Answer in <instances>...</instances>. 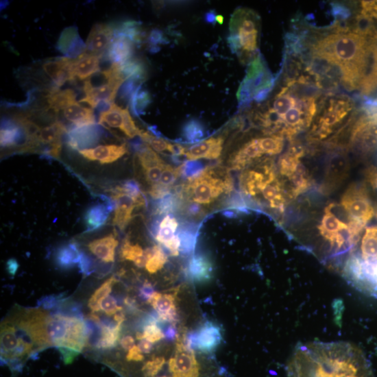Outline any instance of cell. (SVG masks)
Returning a JSON list of instances; mask_svg holds the SVG:
<instances>
[{
	"label": "cell",
	"mask_w": 377,
	"mask_h": 377,
	"mask_svg": "<svg viewBox=\"0 0 377 377\" xmlns=\"http://www.w3.org/2000/svg\"><path fill=\"white\" fill-rule=\"evenodd\" d=\"M287 373L289 377H374L362 351L345 342L297 346Z\"/></svg>",
	"instance_id": "obj_1"
},
{
	"label": "cell",
	"mask_w": 377,
	"mask_h": 377,
	"mask_svg": "<svg viewBox=\"0 0 377 377\" xmlns=\"http://www.w3.org/2000/svg\"><path fill=\"white\" fill-rule=\"evenodd\" d=\"M376 45L352 32L332 33L311 45V53L327 58L344 69L348 90H360Z\"/></svg>",
	"instance_id": "obj_2"
},
{
	"label": "cell",
	"mask_w": 377,
	"mask_h": 377,
	"mask_svg": "<svg viewBox=\"0 0 377 377\" xmlns=\"http://www.w3.org/2000/svg\"><path fill=\"white\" fill-rule=\"evenodd\" d=\"M356 104L348 95L327 93L318 101L309 141L319 142L341 133L354 119Z\"/></svg>",
	"instance_id": "obj_3"
},
{
	"label": "cell",
	"mask_w": 377,
	"mask_h": 377,
	"mask_svg": "<svg viewBox=\"0 0 377 377\" xmlns=\"http://www.w3.org/2000/svg\"><path fill=\"white\" fill-rule=\"evenodd\" d=\"M180 186L183 201L208 205L221 195H231L234 190L233 180L228 171L207 167L197 178L188 180Z\"/></svg>",
	"instance_id": "obj_4"
},
{
	"label": "cell",
	"mask_w": 377,
	"mask_h": 377,
	"mask_svg": "<svg viewBox=\"0 0 377 377\" xmlns=\"http://www.w3.org/2000/svg\"><path fill=\"white\" fill-rule=\"evenodd\" d=\"M230 30V47L246 64L258 54L260 17L251 10L239 9L232 18Z\"/></svg>",
	"instance_id": "obj_5"
},
{
	"label": "cell",
	"mask_w": 377,
	"mask_h": 377,
	"mask_svg": "<svg viewBox=\"0 0 377 377\" xmlns=\"http://www.w3.org/2000/svg\"><path fill=\"white\" fill-rule=\"evenodd\" d=\"M276 79L258 54L250 62L247 75L238 91V99L241 105L245 106L252 101L260 102L267 99L272 91Z\"/></svg>",
	"instance_id": "obj_6"
},
{
	"label": "cell",
	"mask_w": 377,
	"mask_h": 377,
	"mask_svg": "<svg viewBox=\"0 0 377 377\" xmlns=\"http://www.w3.org/2000/svg\"><path fill=\"white\" fill-rule=\"evenodd\" d=\"M125 82L115 66L110 65L108 69L97 72L85 82V97L80 102L86 103L93 108L101 103L111 106Z\"/></svg>",
	"instance_id": "obj_7"
},
{
	"label": "cell",
	"mask_w": 377,
	"mask_h": 377,
	"mask_svg": "<svg viewBox=\"0 0 377 377\" xmlns=\"http://www.w3.org/2000/svg\"><path fill=\"white\" fill-rule=\"evenodd\" d=\"M181 339L188 349L210 353L221 343V329L216 324L207 321L197 331L184 334Z\"/></svg>",
	"instance_id": "obj_8"
},
{
	"label": "cell",
	"mask_w": 377,
	"mask_h": 377,
	"mask_svg": "<svg viewBox=\"0 0 377 377\" xmlns=\"http://www.w3.org/2000/svg\"><path fill=\"white\" fill-rule=\"evenodd\" d=\"M341 206L354 220L364 225L374 216V208L365 188L358 184L348 188L342 198Z\"/></svg>",
	"instance_id": "obj_9"
},
{
	"label": "cell",
	"mask_w": 377,
	"mask_h": 377,
	"mask_svg": "<svg viewBox=\"0 0 377 377\" xmlns=\"http://www.w3.org/2000/svg\"><path fill=\"white\" fill-rule=\"evenodd\" d=\"M169 369L173 377H199V365L195 352L188 349L178 337L175 356L169 361Z\"/></svg>",
	"instance_id": "obj_10"
},
{
	"label": "cell",
	"mask_w": 377,
	"mask_h": 377,
	"mask_svg": "<svg viewBox=\"0 0 377 377\" xmlns=\"http://www.w3.org/2000/svg\"><path fill=\"white\" fill-rule=\"evenodd\" d=\"M99 124L121 130L129 138L139 136L140 130L132 119L128 108L123 109L116 104L100 113Z\"/></svg>",
	"instance_id": "obj_11"
},
{
	"label": "cell",
	"mask_w": 377,
	"mask_h": 377,
	"mask_svg": "<svg viewBox=\"0 0 377 377\" xmlns=\"http://www.w3.org/2000/svg\"><path fill=\"white\" fill-rule=\"evenodd\" d=\"M103 133L102 129L96 125L73 127L67 133V144L71 149L79 151L91 149L99 143Z\"/></svg>",
	"instance_id": "obj_12"
},
{
	"label": "cell",
	"mask_w": 377,
	"mask_h": 377,
	"mask_svg": "<svg viewBox=\"0 0 377 377\" xmlns=\"http://www.w3.org/2000/svg\"><path fill=\"white\" fill-rule=\"evenodd\" d=\"M115 30L112 25L105 23L95 25L86 42V51L88 54L103 56L112 40H114Z\"/></svg>",
	"instance_id": "obj_13"
},
{
	"label": "cell",
	"mask_w": 377,
	"mask_h": 377,
	"mask_svg": "<svg viewBox=\"0 0 377 377\" xmlns=\"http://www.w3.org/2000/svg\"><path fill=\"white\" fill-rule=\"evenodd\" d=\"M66 133H68V131L60 122H56L41 129L38 136L39 148L46 145L42 153L53 158H58L62 149V138Z\"/></svg>",
	"instance_id": "obj_14"
},
{
	"label": "cell",
	"mask_w": 377,
	"mask_h": 377,
	"mask_svg": "<svg viewBox=\"0 0 377 377\" xmlns=\"http://www.w3.org/2000/svg\"><path fill=\"white\" fill-rule=\"evenodd\" d=\"M128 153L126 144L121 145H99L91 149L80 151V154L91 161H99L101 164L114 162Z\"/></svg>",
	"instance_id": "obj_15"
},
{
	"label": "cell",
	"mask_w": 377,
	"mask_h": 377,
	"mask_svg": "<svg viewBox=\"0 0 377 377\" xmlns=\"http://www.w3.org/2000/svg\"><path fill=\"white\" fill-rule=\"evenodd\" d=\"M223 144L221 137L210 138L188 148L185 156L188 160H216L221 155Z\"/></svg>",
	"instance_id": "obj_16"
},
{
	"label": "cell",
	"mask_w": 377,
	"mask_h": 377,
	"mask_svg": "<svg viewBox=\"0 0 377 377\" xmlns=\"http://www.w3.org/2000/svg\"><path fill=\"white\" fill-rule=\"evenodd\" d=\"M263 156L258 138L252 139L232 156L230 161L231 169L235 171L244 170Z\"/></svg>",
	"instance_id": "obj_17"
},
{
	"label": "cell",
	"mask_w": 377,
	"mask_h": 377,
	"mask_svg": "<svg viewBox=\"0 0 377 377\" xmlns=\"http://www.w3.org/2000/svg\"><path fill=\"white\" fill-rule=\"evenodd\" d=\"M73 59L64 57L49 60L44 63V71L57 88L62 86L66 82L75 81L71 72Z\"/></svg>",
	"instance_id": "obj_18"
},
{
	"label": "cell",
	"mask_w": 377,
	"mask_h": 377,
	"mask_svg": "<svg viewBox=\"0 0 377 377\" xmlns=\"http://www.w3.org/2000/svg\"><path fill=\"white\" fill-rule=\"evenodd\" d=\"M111 199L116 203L113 223L121 230H124L131 221L133 210L138 208L137 204L132 197L122 193L112 191Z\"/></svg>",
	"instance_id": "obj_19"
},
{
	"label": "cell",
	"mask_w": 377,
	"mask_h": 377,
	"mask_svg": "<svg viewBox=\"0 0 377 377\" xmlns=\"http://www.w3.org/2000/svg\"><path fill=\"white\" fill-rule=\"evenodd\" d=\"M134 50V43L129 38L123 36H115L103 56L111 64H122L132 58Z\"/></svg>",
	"instance_id": "obj_20"
},
{
	"label": "cell",
	"mask_w": 377,
	"mask_h": 377,
	"mask_svg": "<svg viewBox=\"0 0 377 377\" xmlns=\"http://www.w3.org/2000/svg\"><path fill=\"white\" fill-rule=\"evenodd\" d=\"M101 56L84 53L74 58L71 69L74 80H88L93 75L100 71Z\"/></svg>",
	"instance_id": "obj_21"
},
{
	"label": "cell",
	"mask_w": 377,
	"mask_h": 377,
	"mask_svg": "<svg viewBox=\"0 0 377 377\" xmlns=\"http://www.w3.org/2000/svg\"><path fill=\"white\" fill-rule=\"evenodd\" d=\"M58 49L70 58H77L86 51V45L83 43L75 27L64 30L58 42Z\"/></svg>",
	"instance_id": "obj_22"
},
{
	"label": "cell",
	"mask_w": 377,
	"mask_h": 377,
	"mask_svg": "<svg viewBox=\"0 0 377 377\" xmlns=\"http://www.w3.org/2000/svg\"><path fill=\"white\" fill-rule=\"evenodd\" d=\"M62 112L64 118L75 127L95 125L94 110L82 106L77 101L68 104Z\"/></svg>",
	"instance_id": "obj_23"
},
{
	"label": "cell",
	"mask_w": 377,
	"mask_h": 377,
	"mask_svg": "<svg viewBox=\"0 0 377 377\" xmlns=\"http://www.w3.org/2000/svg\"><path fill=\"white\" fill-rule=\"evenodd\" d=\"M106 203L91 206L86 212L85 221L87 232H93L101 228L109 217L110 212L116 209V203L112 199L105 197Z\"/></svg>",
	"instance_id": "obj_24"
},
{
	"label": "cell",
	"mask_w": 377,
	"mask_h": 377,
	"mask_svg": "<svg viewBox=\"0 0 377 377\" xmlns=\"http://www.w3.org/2000/svg\"><path fill=\"white\" fill-rule=\"evenodd\" d=\"M188 278L195 282L209 281L213 273V267L210 259L206 255H194L188 264Z\"/></svg>",
	"instance_id": "obj_25"
},
{
	"label": "cell",
	"mask_w": 377,
	"mask_h": 377,
	"mask_svg": "<svg viewBox=\"0 0 377 377\" xmlns=\"http://www.w3.org/2000/svg\"><path fill=\"white\" fill-rule=\"evenodd\" d=\"M119 241L114 234L93 241L88 245L90 251L101 261L109 263L114 262L116 249Z\"/></svg>",
	"instance_id": "obj_26"
},
{
	"label": "cell",
	"mask_w": 377,
	"mask_h": 377,
	"mask_svg": "<svg viewBox=\"0 0 377 377\" xmlns=\"http://www.w3.org/2000/svg\"><path fill=\"white\" fill-rule=\"evenodd\" d=\"M348 160L344 153L334 154L328 162L326 188H332L341 182L346 176L348 171Z\"/></svg>",
	"instance_id": "obj_27"
},
{
	"label": "cell",
	"mask_w": 377,
	"mask_h": 377,
	"mask_svg": "<svg viewBox=\"0 0 377 377\" xmlns=\"http://www.w3.org/2000/svg\"><path fill=\"white\" fill-rule=\"evenodd\" d=\"M27 144V137L22 127L16 121L7 120L2 122L1 146H21L23 148Z\"/></svg>",
	"instance_id": "obj_28"
},
{
	"label": "cell",
	"mask_w": 377,
	"mask_h": 377,
	"mask_svg": "<svg viewBox=\"0 0 377 377\" xmlns=\"http://www.w3.org/2000/svg\"><path fill=\"white\" fill-rule=\"evenodd\" d=\"M82 254V252L77 243H69L61 245L56 252V263L61 269H71L75 267V264H79Z\"/></svg>",
	"instance_id": "obj_29"
},
{
	"label": "cell",
	"mask_w": 377,
	"mask_h": 377,
	"mask_svg": "<svg viewBox=\"0 0 377 377\" xmlns=\"http://www.w3.org/2000/svg\"><path fill=\"white\" fill-rule=\"evenodd\" d=\"M197 226L191 222L180 223L177 235L180 240V252L184 255L193 253L197 241Z\"/></svg>",
	"instance_id": "obj_30"
},
{
	"label": "cell",
	"mask_w": 377,
	"mask_h": 377,
	"mask_svg": "<svg viewBox=\"0 0 377 377\" xmlns=\"http://www.w3.org/2000/svg\"><path fill=\"white\" fill-rule=\"evenodd\" d=\"M75 99L77 95L71 89L60 90L58 88H53L49 91L47 96L49 109L53 110L58 114L68 104L77 101Z\"/></svg>",
	"instance_id": "obj_31"
},
{
	"label": "cell",
	"mask_w": 377,
	"mask_h": 377,
	"mask_svg": "<svg viewBox=\"0 0 377 377\" xmlns=\"http://www.w3.org/2000/svg\"><path fill=\"white\" fill-rule=\"evenodd\" d=\"M136 156L143 172L148 169L166 165L155 151L147 144H143L136 151Z\"/></svg>",
	"instance_id": "obj_32"
},
{
	"label": "cell",
	"mask_w": 377,
	"mask_h": 377,
	"mask_svg": "<svg viewBox=\"0 0 377 377\" xmlns=\"http://www.w3.org/2000/svg\"><path fill=\"white\" fill-rule=\"evenodd\" d=\"M148 303L155 308L159 317L176 308L175 296L171 293L162 294L156 292Z\"/></svg>",
	"instance_id": "obj_33"
},
{
	"label": "cell",
	"mask_w": 377,
	"mask_h": 377,
	"mask_svg": "<svg viewBox=\"0 0 377 377\" xmlns=\"http://www.w3.org/2000/svg\"><path fill=\"white\" fill-rule=\"evenodd\" d=\"M178 229V222L176 218L171 214L167 215L162 220L160 231L156 239L165 245L175 237Z\"/></svg>",
	"instance_id": "obj_34"
},
{
	"label": "cell",
	"mask_w": 377,
	"mask_h": 377,
	"mask_svg": "<svg viewBox=\"0 0 377 377\" xmlns=\"http://www.w3.org/2000/svg\"><path fill=\"white\" fill-rule=\"evenodd\" d=\"M115 30V36H123L129 38L134 43H141L143 39V32L139 23L130 21L120 25H112Z\"/></svg>",
	"instance_id": "obj_35"
},
{
	"label": "cell",
	"mask_w": 377,
	"mask_h": 377,
	"mask_svg": "<svg viewBox=\"0 0 377 377\" xmlns=\"http://www.w3.org/2000/svg\"><path fill=\"white\" fill-rule=\"evenodd\" d=\"M182 134L186 142L197 143L205 137V127L199 121L193 119L184 125Z\"/></svg>",
	"instance_id": "obj_36"
},
{
	"label": "cell",
	"mask_w": 377,
	"mask_h": 377,
	"mask_svg": "<svg viewBox=\"0 0 377 377\" xmlns=\"http://www.w3.org/2000/svg\"><path fill=\"white\" fill-rule=\"evenodd\" d=\"M118 282V279L115 276L111 277L106 280L92 295L89 300L88 306L93 313H96L100 312L101 301L108 296L111 293L112 288Z\"/></svg>",
	"instance_id": "obj_37"
},
{
	"label": "cell",
	"mask_w": 377,
	"mask_h": 377,
	"mask_svg": "<svg viewBox=\"0 0 377 377\" xmlns=\"http://www.w3.org/2000/svg\"><path fill=\"white\" fill-rule=\"evenodd\" d=\"M258 141L264 155L268 156L280 154L284 145V138L278 136L260 138Z\"/></svg>",
	"instance_id": "obj_38"
},
{
	"label": "cell",
	"mask_w": 377,
	"mask_h": 377,
	"mask_svg": "<svg viewBox=\"0 0 377 377\" xmlns=\"http://www.w3.org/2000/svg\"><path fill=\"white\" fill-rule=\"evenodd\" d=\"M121 328L122 324H119L115 329H108L102 327V337L97 349L110 350L115 348L119 341Z\"/></svg>",
	"instance_id": "obj_39"
},
{
	"label": "cell",
	"mask_w": 377,
	"mask_h": 377,
	"mask_svg": "<svg viewBox=\"0 0 377 377\" xmlns=\"http://www.w3.org/2000/svg\"><path fill=\"white\" fill-rule=\"evenodd\" d=\"M151 102L149 93L141 90L140 86L132 95L130 99L132 111L136 117L143 114V110Z\"/></svg>",
	"instance_id": "obj_40"
},
{
	"label": "cell",
	"mask_w": 377,
	"mask_h": 377,
	"mask_svg": "<svg viewBox=\"0 0 377 377\" xmlns=\"http://www.w3.org/2000/svg\"><path fill=\"white\" fill-rule=\"evenodd\" d=\"M180 175L188 180L199 177L206 169L204 163L199 160H188L179 167Z\"/></svg>",
	"instance_id": "obj_41"
},
{
	"label": "cell",
	"mask_w": 377,
	"mask_h": 377,
	"mask_svg": "<svg viewBox=\"0 0 377 377\" xmlns=\"http://www.w3.org/2000/svg\"><path fill=\"white\" fill-rule=\"evenodd\" d=\"M168 257L165 250L157 245L156 254L146 263V270L150 274H154L162 269L167 261Z\"/></svg>",
	"instance_id": "obj_42"
},
{
	"label": "cell",
	"mask_w": 377,
	"mask_h": 377,
	"mask_svg": "<svg viewBox=\"0 0 377 377\" xmlns=\"http://www.w3.org/2000/svg\"><path fill=\"white\" fill-rule=\"evenodd\" d=\"M122 257L127 260L135 261L144 254V251L138 245H132L128 239H126L121 250Z\"/></svg>",
	"instance_id": "obj_43"
},
{
	"label": "cell",
	"mask_w": 377,
	"mask_h": 377,
	"mask_svg": "<svg viewBox=\"0 0 377 377\" xmlns=\"http://www.w3.org/2000/svg\"><path fill=\"white\" fill-rule=\"evenodd\" d=\"M62 295L45 296L38 301V307H42L47 311H54L59 308L66 300Z\"/></svg>",
	"instance_id": "obj_44"
},
{
	"label": "cell",
	"mask_w": 377,
	"mask_h": 377,
	"mask_svg": "<svg viewBox=\"0 0 377 377\" xmlns=\"http://www.w3.org/2000/svg\"><path fill=\"white\" fill-rule=\"evenodd\" d=\"M143 339H147L151 343H155L165 338L164 332L158 326V324H149L143 328L142 332Z\"/></svg>",
	"instance_id": "obj_45"
},
{
	"label": "cell",
	"mask_w": 377,
	"mask_h": 377,
	"mask_svg": "<svg viewBox=\"0 0 377 377\" xmlns=\"http://www.w3.org/2000/svg\"><path fill=\"white\" fill-rule=\"evenodd\" d=\"M165 358L157 357L147 362L142 369L145 377H154L157 375L165 364Z\"/></svg>",
	"instance_id": "obj_46"
},
{
	"label": "cell",
	"mask_w": 377,
	"mask_h": 377,
	"mask_svg": "<svg viewBox=\"0 0 377 377\" xmlns=\"http://www.w3.org/2000/svg\"><path fill=\"white\" fill-rule=\"evenodd\" d=\"M179 176H181L179 168H173L171 165H167L159 183L168 187H172Z\"/></svg>",
	"instance_id": "obj_47"
},
{
	"label": "cell",
	"mask_w": 377,
	"mask_h": 377,
	"mask_svg": "<svg viewBox=\"0 0 377 377\" xmlns=\"http://www.w3.org/2000/svg\"><path fill=\"white\" fill-rule=\"evenodd\" d=\"M100 307L107 316L114 315L118 312L123 311L122 307L119 306L117 300L112 295H108L104 298L101 301Z\"/></svg>",
	"instance_id": "obj_48"
},
{
	"label": "cell",
	"mask_w": 377,
	"mask_h": 377,
	"mask_svg": "<svg viewBox=\"0 0 377 377\" xmlns=\"http://www.w3.org/2000/svg\"><path fill=\"white\" fill-rule=\"evenodd\" d=\"M78 265L80 272L85 276H89L97 269V264L94 258L84 252H82Z\"/></svg>",
	"instance_id": "obj_49"
},
{
	"label": "cell",
	"mask_w": 377,
	"mask_h": 377,
	"mask_svg": "<svg viewBox=\"0 0 377 377\" xmlns=\"http://www.w3.org/2000/svg\"><path fill=\"white\" fill-rule=\"evenodd\" d=\"M180 210L185 215L191 217H199L205 214V210L201 204L193 202L183 201Z\"/></svg>",
	"instance_id": "obj_50"
},
{
	"label": "cell",
	"mask_w": 377,
	"mask_h": 377,
	"mask_svg": "<svg viewBox=\"0 0 377 377\" xmlns=\"http://www.w3.org/2000/svg\"><path fill=\"white\" fill-rule=\"evenodd\" d=\"M171 188L172 187L164 186L158 182L151 186L149 191V195L154 199L159 200L171 193Z\"/></svg>",
	"instance_id": "obj_51"
},
{
	"label": "cell",
	"mask_w": 377,
	"mask_h": 377,
	"mask_svg": "<svg viewBox=\"0 0 377 377\" xmlns=\"http://www.w3.org/2000/svg\"><path fill=\"white\" fill-rule=\"evenodd\" d=\"M148 42L151 47L158 48L159 45H165L169 43L167 38L164 36L163 33L158 29H154L150 32L148 37Z\"/></svg>",
	"instance_id": "obj_52"
},
{
	"label": "cell",
	"mask_w": 377,
	"mask_h": 377,
	"mask_svg": "<svg viewBox=\"0 0 377 377\" xmlns=\"http://www.w3.org/2000/svg\"><path fill=\"white\" fill-rule=\"evenodd\" d=\"M155 293L154 287L148 282H145L139 290V296L143 301L149 302Z\"/></svg>",
	"instance_id": "obj_53"
},
{
	"label": "cell",
	"mask_w": 377,
	"mask_h": 377,
	"mask_svg": "<svg viewBox=\"0 0 377 377\" xmlns=\"http://www.w3.org/2000/svg\"><path fill=\"white\" fill-rule=\"evenodd\" d=\"M143 359V355L138 346H134L131 349L127 355L128 361H141Z\"/></svg>",
	"instance_id": "obj_54"
},
{
	"label": "cell",
	"mask_w": 377,
	"mask_h": 377,
	"mask_svg": "<svg viewBox=\"0 0 377 377\" xmlns=\"http://www.w3.org/2000/svg\"><path fill=\"white\" fill-rule=\"evenodd\" d=\"M19 263L15 258H10L6 264V269L9 275L14 276L19 270Z\"/></svg>",
	"instance_id": "obj_55"
},
{
	"label": "cell",
	"mask_w": 377,
	"mask_h": 377,
	"mask_svg": "<svg viewBox=\"0 0 377 377\" xmlns=\"http://www.w3.org/2000/svg\"><path fill=\"white\" fill-rule=\"evenodd\" d=\"M164 333L167 341H173L178 338V330L175 324L169 326Z\"/></svg>",
	"instance_id": "obj_56"
},
{
	"label": "cell",
	"mask_w": 377,
	"mask_h": 377,
	"mask_svg": "<svg viewBox=\"0 0 377 377\" xmlns=\"http://www.w3.org/2000/svg\"><path fill=\"white\" fill-rule=\"evenodd\" d=\"M138 347L142 353L149 354L154 348V343L149 342L146 339H143L140 341Z\"/></svg>",
	"instance_id": "obj_57"
},
{
	"label": "cell",
	"mask_w": 377,
	"mask_h": 377,
	"mask_svg": "<svg viewBox=\"0 0 377 377\" xmlns=\"http://www.w3.org/2000/svg\"><path fill=\"white\" fill-rule=\"evenodd\" d=\"M121 345L125 350L130 351L135 346L134 339L130 335L125 336L121 339Z\"/></svg>",
	"instance_id": "obj_58"
},
{
	"label": "cell",
	"mask_w": 377,
	"mask_h": 377,
	"mask_svg": "<svg viewBox=\"0 0 377 377\" xmlns=\"http://www.w3.org/2000/svg\"><path fill=\"white\" fill-rule=\"evenodd\" d=\"M217 16V15H216L215 11H210L209 12L206 14L205 20L207 23L215 25Z\"/></svg>",
	"instance_id": "obj_59"
},
{
	"label": "cell",
	"mask_w": 377,
	"mask_h": 377,
	"mask_svg": "<svg viewBox=\"0 0 377 377\" xmlns=\"http://www.w3.org/2000/svg\"><path fill=\"white\" fill-rule=\"evenodd\" d=\"M113 319H114V321L118 324H123V323L125 320V315L123 312V311L118 312L117 314L114 315V317H113Z\"/></svg>",
	"instance_id": "obj_60"
},
{
	"label": "cell",
	"mask_w": 377,
	"mask_h": 377,
	"mask_svg": "<svg viewBox=\"0 0 377 377\" xmlns=\"http://www.w3.org/2000/svg\"><path fill=\"white\" fill-rule=\"evenodd\" d=\"M147 258H145V255L143 254L142 256L137 258L135 261V265L138 268H143L146 266L147 263Z\"/></svg>",
	"instance_id": "obj_61"
},
{
	"label": "cell",
	"mask_w": 377,
	"mask_h": 377,
	"mask_svg": "<svg viewBox=\"0 0 377 377\" xmlns=\"http://www.w3.org/2000/svg\"><path fill=\"white\" fill-rule=\"evenodd\" d=\"M369 179L373 186L377 188V171H369Z\"/></svg>",
	"instance_id": "obj_62"
},
{
	"label": "cell",
	"mask_w": 377,
	"mask_h": 377,
	"mask_svg": "<svg viewBox=\"0 0 377 377\" xmlns=\"http://www.w3.org/2000/svg\"><path fill=\"white\" fill-rule=\"evenodd\" d=\"M223 216L228 217V218H235L237 215L235 213V212L232 210H225L222 212Z\"/></svg>",
	"instance_id": "obj_63"
},
{
	"label": "cell",
	"mask_w": 377,
	"mask_h": 377,
	"mask_svg": "<svg viewBox=\"0 0 377 377\" xmlns=\"http://www.w3.org/2000/svg\"><path fill=\"white\" fill-rule=\"evenodd\" d=\"M223 17L221 15H217L216 17V22H217L219 25H222L223 23Z\"/></svg>",
	"instance_id": "obj_64"
}]
</instances>
